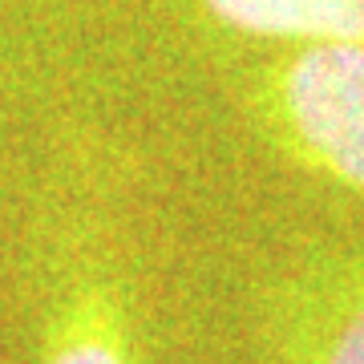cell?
Here are the masks:
<instances>
[{
  "label": "cell",
  "instance_id": "1",
  "mask_svg": "<svg viewBox=\"0 0 364 364\" xmlns=\"http://www.w3.org/2000/svg\"><path fill=\"white\" fill-rule=\"evenodd\" d=\"M255 114L296 166L364 195V41L296 45L263 73Z\"/></svg>",
  "mask_w": 364,
  "mask_h": 364
},
{
  "label": "cell",
  "instance_id": "2",
  "mask_svg": "<svg viewBox=\"0 0 364 364\" xmlns=\"http://www.w3.org/2000/svg\"><path fill=\"white\" fill-rule=\"evenodd\" d=\"M275 364H364V251L312 263L272 299Z\"/></svg>",
  "mask_w": 364,
  "mask_h": 364
},
{
  "label": "cell",
  "instance_id": "3",
  "mask_svg": "<svg viewBox=\"0 0 364 364\" xmlns=\"http://www.w3.org/2000/svg\"><path fill=\"white\" fill-rule=\"evenodd\" d=\"M219 25L247 37L324 45L364 41V0H195Z\"/></svg>",
  "mask_w": 364,
  "mask_h": 364
},
{
  "label": "cell",
  "instance_id": "4",
  "mask_svg": "<svg viewBox=\"0 0 364 364\" xmlns=\"http://www.w3.org/2000/svg\"><path fill=\"white\" fill-rule=\"evenodd\" d=\"M41 364H134L126 316L105 291H85L69 304Z\"/></svg>",
  "mask_w": 364,
  "mask_h": 364
}]
</instances>
